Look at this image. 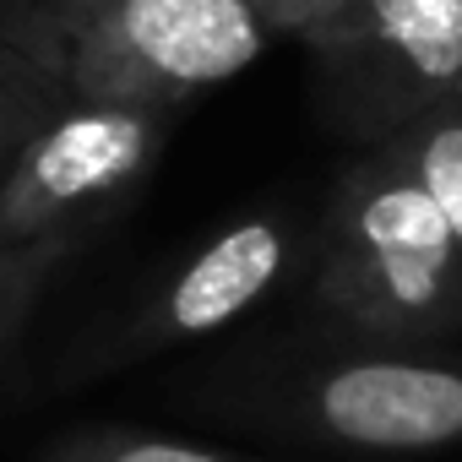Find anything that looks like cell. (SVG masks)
<instances>
[{
    "label": "cell",
    "mask_w": 462,
    "mask_h": 462,
    "mask_svg": "<svg viewBox=\"0 0 462 462\" xmlns=\"http://www.w3.org/2000/svg\"><path fill=\"white\" fill-rule=\"evenodd\" d=\"M321 305L375 337H440L462 327V245L386 152L354 163L332 196Z\"/></svg>",
    "instance_id": "1"
},
{
    "label": "cell",
    "mask_w": 462,
    "mask_h": 462,
    "mask_svg": "<svg viewBox=\"0 0 462 462\" xmlns=\"http://www.w3.org/2000/svg\"><path fill=\"white\" fill-rule=\"evenodd\" d=\"M60 33L71 98L174 109L240 77L278 28L256 0H104Z\"/></svg>",
    "instance_id": "2"
},
{
    "label": "cell",
    "mask_w": 462,
    "mask_h": 462,
    "mask_svg": "<svg viewBox=\"0 0 462 462\" xmlns=\"http://www.w3.org/2000/svg\"><path fill=\"white\" fill-rule=\"evenodd\" d=\"M163 109L120 98H66L0 174V251L93 235L147 180L163 147Z\"/></svg>",
    "instance_id": "3"
},
{
    "label": "cell",
    "mask_w": 462,
    "mask_h": 462,
    "mask_svg": "<svg viewBox=\"0 0 462 462\" xmlns=\"http://www.w3.org/2000/svg\"><path fill=\"white\" fill-rule=\"evenodd\" d=\"M305 39L386 131L462 88V0H343Z\"/></svg>",
    "instance_id": "4"
},
{
    "label": "cell",
    "mask_w": 462,
    "mask_h": 462,
    "mask_svg": "<svg viewBox=\"0 0 462 462\" xmlns=\"http://www.w3.org/2000/svg\"><path fill=\"white\" fill-rule=\"evenodd\" d=\"M289 419L348 451L462 446V365L446 359H348L289 397Z\"/></svg>",
    "instance_id": "5"
},
{
    "label": "cell",
    "mask_w": 462,
    "mask_h": 462,
    "mask_svg": "<svg viewBox=\"0 0 462 462\" xmlns=\"http://www.w3.org/2000/svg\"><path fill=\"white\" fill-rule=\"evenodd\" d=\"M289 267V235L273 217H245L223 228L212 245H201L185 273L169 278V289L142 310V321L120 337V359L152 354L163 343L207 337L228 321H240Z\"/></svg>",
    "instance_id": "6"
},
{
    "label": "cell",
    "mask_w": 462,
    "mask_h": 462,
    "mask_svg": "<svg viewBox=\"0 0 462 462\" xmlns=\"http://www.w3.org/2000/svg\"><path fill=\"white\" fill-rule=\"evenodd\" d=\"M66 98L71 82L55 23L33 0H0V174Z\"/></svg>",
    "instance_id": "7"
},
{
    "label": "cell",
    "mask_w": 462,
    "mask_h": 462,
    "mask_svg": "<svg viewBox=\"0 0 462 462\" xmlns=\"http://www.w3.org/2000/svg\"><path fill=\"white\" fill-rule=\"evenodd\" d=\"M381 152L440 207V217L451 223L462 245V98H440L408 115L402 125H392Z\"/></svg>",
    "instance_id": "8"
},
{
    "label": "cell",
    "mask_w": 462,
    "mask_h": 462,
    "mask_svg": "<svg viewBox=\"0 0 462 462\" xmlns=\"http://www.w3.org/2000/svg\"><path fill=\"white\" fill-rule=\"evenodd\" d=\"M77 251H82V235H55V240L0 251V354L17 343V332L28 327V316L39 310V300L50 294V283Z\"/></svg>",
    "instance_id": "9"
},
{
    "label": "cell",
    "mask_w": 462,
    "mask_h": 462,
    "mask_svg": "<svg viewBox=\"0 0 462 462\" xmlns=\"http://www.w3.org/2000/svg\"><path fill=\"white\" fill-rule=\"evenodd\" d=\"M44 462H251V457H228V451H207V446L142 435V430H77L71 440L44 451Z\"/></svg>",
    "instance_id": "10"
},
{
    "label": "cell",
    "mask_w": 462,
    "mask_h": 462,
    "mask_svg": "<svg viewBox=\"0 0 462 462\" xmlns=\"http://www.w3.org/2000/svg\"><path fill=\"white\" fill-rule=\"evenodd\" d=\"M256 6H262V17L278 28V33H310V28H321L337 6H343V0H256Z\"/></svg>",
    "instance_id": "11"
},
{
    "label": "cell",
    "mask_w": 462,
    "mask_h": 462,
    "mask_svg": "<svg viewBox=\"0 0 462 462\" xmlns=\"http://www.w3.org/2000/svg\"><path fill=\"white\" fill-rule=\"evenodd\" d=\"M33 6L55 23V28H71L77 17H88V12H98L104 6V0H33Z\"/></svg>",
    "instance_id": "12"
},
{
    "label": "cell",
    "mask_w": 462,
    "mask_h": 462,
    "mask_svg": "<svg viewBox=\"0 0 462 462\" xmlns=\"http://www.w3.org/2000/svg\"><path fill=\"white\" fill-rule=\"evenodd\" d=\"M457 98H462V88H457Z\"/></svg>",
    "instance_id": "13"
}]
</instances>
